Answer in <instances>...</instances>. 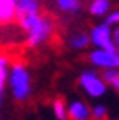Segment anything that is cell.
<instances>
[{
  "instance_id": "cell-5",
  "label": "cell",
  "mask_w": 119,
  "mask_h": 120,
  "mask_svg": "<svg viewBox=\"0 0 119 120\" xmlns=\"http://www.w3.org/2000/svg\"><path fill=\"white\" fill-rule=\"evenodd\" d=\"M90 44L95 49H108V51H116L113 44V27L107 22L95 24L89 32Z\"/></svg>"
},
{
  "instance_id": "cell-13",
  "label": "cell",
  "mask_w": 119,
  "mask_h": 120,
  "mask_svg": "<svg viewBox=\"0 0 119 120\" xmlns=\"http://www.w3.org/2000/svg\"><path fill=\"white\" fill-rule=\"evenodd\" d=\"M53 112L57 120H70L68 119V104L62 98H56L53 101Z\"/></svg>"
},
{
  "instance_id": "cell-15",
  "label": "cell",
  "mask_w": 119,
  "mask_h": 120,
  "mask_svg": "<svg viewBox=\"0 0 119 120\" xmlns=\"http://www.w3.org/2000/svg\"><path fill=\"white\" fill-rule=\"evenodd\" d=\"M90 119L92 120H107L108 109L105 104H95L90 108Z\"/></svg>"
},
{
  "instance_id": "cell-16",
  "label": "cell",
  "mask_w": 119,
  "mask_h": 120,
  "mask_svg": "<svg viewBox=\"0 0 119 120\" xmlns=\"http://www.w3.org/2000/svg\"><path fill=\"white\" fill-rule=\"evenodd\" d=\"M105 22H107L108 25H111V27L119 25V8H116V10H111V11H110V14L105 18Z\"/></svg>"
},
{
  "instance_id": "cell-17",
  "label": "cell",
  "mask_w": 119,
  "mask_h": 120,
  "mask_svg": "<svg viewBox=\"0 0 119 120\" xmlns=\"http://www.w3.org/2000/svg\"><path fill=\"white\" fill-rule=\"evenodd\" d=\"M113 44H114V49L119 52V25L113 27Z\"/></svg>"
},
{
  "instance_id": "cell-2",
  "label": "cell",
  "mask_w": 119,
  "mask_h": 120,
  "mask_svg": "<svg viewBox=\"0 0 119 120\" xmlns=\"http://www.w3.org/2000/svg\"><path fill=\"white\" fill-rule=\"evenodd\" d=\"M6 85H10L11 96L19 103H25L32 96V78L22 62H14L10 66Z\"/></svg>"
},
{
  "instance_id": "cell-3",
  "label": "cell",
  "mask_w": 119,
  "mask_h": 120,
  "mask_svg": "<svg viewBox=\"0 0 119 120\" xmlns=\"http://www.w3.org/2000/svg\"><path fill=\"white\" fill-rule=\"evenodd\" d=\"M79 87L89 98H102L107 93L108 85L97 70H84L78 78Z\"/></svg>"
},
{
  "instance_id": "cell-14",
  "label": "cell",
  "mask_w": 119,
  "mask_h": 120,
  "mask_svg": "<svg viewBox=\"0 0 119 120\" xmlns=\"http://www.w3.org/2000/svg\"><path fill=\"white\" fill-rule=\"evenodd\" d=\"M100 74L107 85H111L116 92H119V70H103Z\"/></svg>"
},
{
  "instance_id": "cell-6",
  "label": "cell",
  "mask_w": 119,
  "mask_h": 120,
  "mask_svg": "<svg viewBox=\"0 0 119 120\" xmlns=\"http://www.w3.org/2000/svg\"><path fill=\"white\" fill-rule=\"evenodd\" d=\"M68 119L70 120H90V108L83 100H73L68 103Z\"/></svg>"
},
{
  "instance_id": "cell-18",
  "label": "cell",
  "mask_w": 119,
  "mask_h": 120,
  "mask_svg": "<svg viewBox=\"0 0 119 120\" xmlns=\"http://www.w3.org/2000/svg\"><path fill=\"white\" fill-rule=\"evenodd\" d=\"M0 108H2V96H0Z\"/></svg>"
},
{
  "instance_id": "cell-1",
  "label": "cell",
  "mask_w": 119,
  "mask_h": 120,
  "mask_svg": "<svg viewBox=\"0 0 119 120\" xmlns=\"http://www.w3.org/2000/svg\"><path fill=\"white\" fill-rule=\"evenodd\" d=\"M21 25V29L27 33L25 43L29 48H38L49 41V38L54 33V22L51 18L43 14H29L16 19Z\"/></svg>"
},
{
  "instance_id": "cell-4",
  "label": "cell",
  "mask_w": 119,
  "mask_h": 120,
  "mask_svg": "<svg viewBox=\"0 0 119 120\" xmlns=\"http://www.w3.org/2000/svg\"><path fill=\"white\" fill-rule=\"evenodd\" d=\"M89 63L98 70H119V52L108 49H94L87 55Z\"/></svg>"
},
{
  "instance_id": "cell-7",
  "label": "cell",
  "mask_w": 119,
  "mask_h": 120,
  "mask_svg": "<svg viewBox=\"0 0 119 120\" xmlns=\"http://www.w3.org/2000/svg\"><path fill=\"white\" fill-rule=\"evenodd\" d=\"M40 8V0H16V19L29 14H38Z\"/></svg>"
},
{
  "instance_id": "cell-8",
  "label": "cell",
  "mask_w": 119,
  "mask_h": 120,
  "mask_svg": "<svg viewBox=\"0 0 119 120\" xmlns=\"http://www.w3.org/2000/svg\"><path fill=\"white\" fill-rule=\"evenodd\" d=\"M90 44V38L87 32H83V30H76L70 33L68 36V46L75 51H84Z\"/></svg>"
},
{
  "instance_id": "cell-11",
  "label": "cell",
  "mask_w": 119,
  "mask_h": 120,
  "mask_svg": "<svg viewBox=\"0 0 119 120\" xmlns=\"http://www.w3.org/2000/svg\"><path fill=\"white\" fill-rule=\"evenodd\" d=\"M56 6L64 14H78L83 8L81 0H56Z\"/></svg>"
},
{
  "instance_id": "cell-9",
  "label": "cell",
  "mask_w": 119,
  "mask_h": 120,
  "mask_svg": "<svg viewBox=\"0 0 119 120\" xmlns=\"http://www.w3.org/2000/svg\"><path fill=\"white\" fill-rule=\"evenodd\" d=\"M16 19V0H0V24H10Z\"/></svg>"
},
{
  "instance_id": "cell-19",
  "label": "cell",
  "mask_w": 119,
  "mask_h": 120,
  "mask_svg": "<svg viewBox=\"0 0 119 120\" xmlns=\"http://www.w3.org/2000/svg\"><path fill=\"white\" fill-rule=\"evenodd\" d=\"M107 120H119V119H107Z\"/></svg>"
},
{
  "instance_id": "cell-10",
  "label": "cell",
  "mask_w": 119,
  "mask_h": 120,
  "mask_svg": "<svg viewBox=\"0 0 119 120\" xmlns=\"http://www.w3.org/2000/svg\"><path fill=\"white\" fill-rule=\"evenodd\" d=\"M87 10L94 18H107L111 11V0H90Z\"/></svg>"
},
{
  "instance_id": "cell-12",
  "label": "cell",
  "mask_w": 119,
  "mask_h": 120,
  "mask_svg": "<svg viewBox=\"0 0 119 120\" xmlns=\"http://www.w3.org/2000/svg\"><path fill=\"white\" fill-rule=\"evenodd\" d=\"M8 73H10V59L6 55H0V96L3 95L8 84Z\"/></svg>"
}]
</instances>
